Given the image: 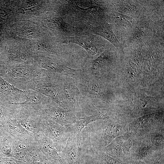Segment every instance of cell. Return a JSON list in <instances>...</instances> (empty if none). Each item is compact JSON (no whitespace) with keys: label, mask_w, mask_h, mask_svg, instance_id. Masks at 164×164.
<instances>
[{"label":"cell","mask_w":164,"mask_h":164,"mask_svg":"<svg viewBox=\"0 0 164 164\" xmlns=\"http://www.w3.org/2000/svg\"><path fill=\"white\" fill-rule=\"evenodd\" d=\"M109 60L110 56L107 52L102 53L92 62V70H97L105 66L108 63Z\"/></svg>","instance_id":"cell-26"},{"label":"cell","mask_w":164,"mask_h":164,"mask_svg":"<svg viewBox=\"0 0 164 164\" xmlns=\"http://www.w3.org/2000/svg\"><path fill=\"white\" fill-rule=\"evenodd\" d=\"M62 83V75L47 71L43 75L26 83L22 90L30 89L39 92L68 111L63 93Z\"/></svg>","instance_id":"cell-1"},{"label":"cell","mask_w":164,"mask_h":164,"mask_svg":"<svg viewBox=\"0 0 164 164\" xmlns=\"http://www.w3.org/2000/svg\"><path fill=\"white\" fill-rule=\"evenodd\" d=\"M153 150L149 140L146 135L136 151L135 161L139 162H145Z\"/></svg>","instance_id":"cell-22"},{"label":"cell","mask_w":164,"mask_h":164,"mask_svg":"<svg viewBox=\"0 0 164 164\" xmlns=\"http://www.w3.org/2000/svg\"><path fill=\"white\" fill-rule=\"evenodd\" d=\"M142 164H145V163L144 162H142Z\"/></svg>","instance_id":"cell-31"},{"label":"cell","mask_w":164,"mask_h":164,"mask_svg":"<svg viewBox=\"0 0 164 164\" xmlns=\"http://www.w3.org/2000/svg\"><path fill=\"white\" fill-rule=\"evenodd\" d=\"M102 119V132L101 137L96 145L97 150L106 146L116 138L128 131V123L116 117L104 115Z\"/></svg>","instance_id":"cell-2"},{"label":"cell","mask_w":164,"mask_h":164,"mask_svg":"<svg viewBox=\"0 0 164 164\" xmlns=\"http://www.w3.org/2000/svg\"><path fill=\"white\" fill-rule=\"evenodd\" d=\"M63 94L69 111L75 114L79 113L81 110L79 99L80 93L75 80L73 78L62 75Z\"/></svg>","instance_id":"cell-8"},{"label":"cell","mask_w":164,"mask_h":164,"mask_svg":"<svg viewBox=\"0 0 164 164\" xmlns=\"http://www.w3.org/2000/svg\"><path fill=\"white\" fill-rule=\"evenodd\" d=\"M75 81L80 94L90 98H98L108 102V100L101 91L98 83L90 75L82 73Z\"/></svg>","instance_id":"cell-9"},{"label":"cell","mask_w":164,"mask_h":164,"mask_svg":"<svg viewBox=\"0 0 164 164\" xmlns=\"http://www.w3.org/2000/svg\"><path fill=\"white\" fill-rule=\"evenodd\" d=\"M94 149L98 155L108 164H142V162H139L133 163H128L122 162L109 155L101 150H96L94 148Z\"/></svg>","instance_id":"cell-27"},{"label":"cell","mask_w":164,"mask_h":164,"mask_svg":"<svg viewBox=\"0 0 164 164\" xmlns=\"http://www.w3.org/2000/svg\"><path fill=\"white\" fill-rule=\"evenodd\" d=\"M89 136L88 143L90 149L87 153L83 155L84 164H108L97 153L91 142Z\"/></svg>","instance_id":"cell-24"},{"label":"cell","mask_w":164,"mask_h":164,"mask_svg":"<svg viewBox=\"0 0 164 164\" xmlns=\"http://www.w3.org/2000/svg\"><path fill=\"white\" fill-rule=\"evenodd\" d=\"M4 114L2 108L0 107V118L3 117Z\"/></svg>","instance_id":"cell-30"},{"label":"cell","mask_w":164,"mask_h":164,"mask_svg":"<svg viewBox=\"0 0 164 164\" xmlns=\"http://www.w3.org/2000/svg\"><path fill=\"white\" fill-rule=\"evenodd\" d=\"M36 144V141H23L15 138L12 145V157L19 161L23 160L28 151Z\"/></svg>","instance_id":"cell-20"},{"label":"cell","mask_w":164,"mask_h":164,"mask_svg":"<svg viewBox=\"0 0 164 164\" xmlns=\"http://www.w3.org/2000/svg\"><path fill=\"white\" fill-rule=\"evenodd\" d=\"M80 146L74 138L69 136L65 147L59 153L64 164H84Z\"/></svg>","instance_id":"cell-13"},{"label":"cell","mask_w":164,"mask_h":164,"mask_svg":"<svg viewBox=\"0 0 164 164\" xmlns=\"http://www.w3.org/2000/svg\"><path fill=\"white\" fill-rule=\"evenodd\" d=\"M37 146L52 164H64L52 140L41 132L35 136Z\"/></svg>","instance_id":"cell-11"},{"label":"cell","mask_w":164,"mask_h":164,"mask_svg":"<svg viewBox=\"0 0 164 164\" xmlns=\"http://www.w3.org/2000/svg\"><path fill=\"white\" fill-rule=\"evenodd\" d=\"M17 160L14 158H8L4 160L1 164H22Z\"/></svg>","instance_id":"cell-29"},{"label":"cell","mask_w":164,"mask_h":164,"mask_svg":"<svg viewBox=\"0 0 164 164\" xmlns=\"http://www.w3.org/2000/svg\"><path fill=\"white\" fill-rule=\"evenodd\" d=\"M6 121V127L9 133L15 138L23 141H35V136L23 128L10 112Z\"/></svg>","instance_id":"cell-17"},{"label":"cell","mask_w":164,"mask_h":164,"mask_svg":"<svg viewBox=\"0 0 164 164\" xmlns=\"http://www.w3.org/2000/svg\"><path fill=\"white\" fill-rule=\"evenodd\" d=\"M23 160L27 164H48L50 163L38 147L37 144L28 151Z\"/></svg>","instance_id":"cell-21"},{"label":"cell","mask_w":164,"mask_h":164,"mask_svg":"<svg viewBox=\"0 0 164 164\" xmlns=\"http://www.w3.org/2000/svg\"><path fill=\"white\" fill-rule=\"evenodd\" d=\"M46 71L30 66L17 65L8 68L6 71L5 76L9 83L22 90L26 83L43 75Z\"/></svg>","instance_id":"cell-4"},{"label":"cell","mask_w":164,"mask_h":164,"mask_svg":"<svg viewBox=\"0 0 164 164\" xmlns=\"http://www.w3.org/2000/svg\"><path fill=\"white\" fill-rule=\"evenodd\" d=\"M123 135L119 136L100 150L109 155L125 162L122 152Z\"/></svg>","instance_id":"cell-19"},{"label":"cell","mask_w":164,"mask_h":164,"mask_svg":"<svg viewBox=\"0 0 164 164\" xmlns=\"http://www.w3.org/2000/svg\"><path fill=\"white\" fill-rule=\"evenodd\" d=\"M98 112L99 114H93L87 117H78L75 122L70 125L66 126L68 129L69 136L74 138L77 143L80 144L81 132L86 126L91 123L104 118L103 114Z\"/></svg>","instance_id":"cell-15"},{"label":"cell","mask_w":164,"mask_h":164,"mask_svg":"<svg viewBox=\"0 0 164 164\" xmlns=\"http://www.w3.org/2000/svg\"><path fill=\"white\" fill-rule=\"evenodd\" d=\"M0 94L9 104L24 102L26 99L25 91L20 89L0 77Z\"/></svg>","instance_id":"cell-14"},{"label":"cell","mask_w":164,"mask_h":164,"mask_svg":"<svg viewBox=\"0 0 164 164\" xmlns=\"http://www.w3.org/2000/svg\"><path fill=\"white\" fill-rule=\"evenodd\" d=\"M122 152L125 162L133 163L136 151L145 136L138 135L128 131L123 135Z\"/></svg>","instance_id":"cell-10"},{"label":"cell","mask_w":164,"mask_h":164,"mask_svg":"<svg viewBox=\"0 0 164 164\" xmlns=\"http://www.w3.org/2000/svg\"><path fill=\"white\" fill-rule=\"evenodd\" d=\"M113 16L114 19L118 22L129 24L132 22V20L131 18L121 14L117 13L114 15Z\"/></svg>","instance_id":"cell-28"},{"label":"cell","mask_w":164,"mask_h":164,"mask_svg":"<svg viewBox=\"0 0 164 164\" xmlns=\"http://www.w3.org/2000/svg\"><path fill=\"white\" fill-rule=\"evenodd\" d=\"M145 164H164V149L153 150Z\"/></svg>","instance_id":"cell-25"},{"label":"cell","mask_w":164,"mask_h":164,"mask_svg":"<svg viewBox=\"0 0 164 164\" xmlns=\"http://www.w3.org/2000/svg\"><path fill=\"white\" fill-rule=\"evenodd\" d=\"M10 113L23 128L34 136L40 132L42 117L39 112L12 104Z\"/></svg>","instance_id":"cell-6"},{"label":"cell","mask_w":164,"mask_h":164,"mask_svg":"<svg viewBox=\"0 0 164 164\" xmlns=\"http://www.w3.org/2000/svg\"><path fill=\"white\" fill-rule=\"evenodd\" d=\"M40 127V132L52 140L59 153L62 151L69 136L67 127L42 117Z\"/></svg>","instance_id":"cell-3"},{"label":"cell","mask_w":164,"mask_h":164,"mask_svg":"<svg viewBox=\"0 0 164 164\" xmlns=\"http://www.w3.org/2000/svg\"><path fill=\"white\" fill-rule=\"evenodd\" d=\"M146 135L153 150L164 149V128L152 132Z\"/></svg>","instance_id":"cell-23"},{"label":"cell","mask_w":164,"mask_h":164,"mask_svg":"<svg viewBox=\"0 0 164 164\" xmlns=\"http://www.w3.org/2000/svg\"><path fill=\"white\" fill-rule=\"evenodd\" d=\"M39 112L43 118L65 126L73 123L78 117L74 113L64 109L52 101L42 109Z\"/></svg>","instance_id":"cell-7"},{"label":"cell","mask_w":164,"mask_h":164,"mask_svg":"<svg viewBox=\"0 0 164 164\" xmlns=\"http://www.w3.org/2000/svg\"><path fill=\"white\" fill-rule=\"evenodd\" d=\"M26 99L21 103L12 104L32 111L39 112L52 100L43 94L36 91L25 90Z\"/></svg>","instance_id":"cell-12"},{"label":"cell","mask_w":164,"mask_h":164,"mask_svg":"<svg viewBox=\"0 0 164 164\" xmlns=\"http://www.w3.org/2000/svg\"><path fill=\"white\" fill-rule=\"evenodd\" d=\"M90 26V31L92 33L105 38L118 49L121 48L120 42L116 37L109 24L104 23L97 26Z\"/></svg>","instance_id":"cell-18"},{"label":"cell","mask_w":164,"mask_h":164,"mask_svg":"<svg viewBox=\"0 0 164 164\" xmlns=\"http://www.w3.org/2000/svg\"><path fill=\"white\" fill-rule=\"evenodd\" d=\"M163 128V115L161 113L142 116L128 124L129 132L142 136H145L150 132Z\"/></svg>","instance_id":"cell-5"},{"label":"cell","mask_w":164,"mask_h":164,"mask_svg":"<svg viewBox=\"0 0 164 164\" xmlns=\"http://www.w3.org/2000/svg\"><path fill=\"white\" fill-rule=\"evenodd\" d=\"M64 43H73L84 48L92 56H94L98 53V46L92 35L89 33H80L68 37L63 41Z\"/></svg>","instance_id":"cell-16"}]
</instances>
